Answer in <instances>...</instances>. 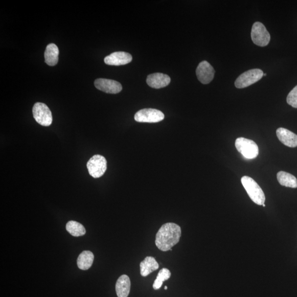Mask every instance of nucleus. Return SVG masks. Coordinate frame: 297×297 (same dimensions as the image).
<instances>
[{
  "mask_svg": "<svg viewBox=\"0 0 297 297\" xmlns=\"http://www.w3.org/2000/svg\"><path fill=\"white\" fill-rule=\"evenodd\" d=\"M264 76H266V75H267V74L264 73Z\"/></svg>",
  "mask_w": 297,
  "mask_h": 297,
  "instance_id": "nucleus-23",
  "label": "nucleus"
},
{
  "mask_svg": "<svg viewBox=\"0 0 297 297\" xmlns=\"http://www.w3.org/2000/svg\"><path fill=\"white\" fill-rule=\"evenodd\" d=\"M263 206L264 207H265V205H263Z\"/></svg>",
  "mask_w": 297,
  "mask_h": 297,
  "instance_id": "nucleus-24",
  "label": "nucleus"
},
{
  "mask_svg": "<svg viewBox=\"0 0 297 297\" xmlns=\"http://www.w3.org/2000/svg\"><path fill=\"white\" fill-rule=\"evenodd\" d=\"M131 285L130 277L126 274H123L119 277L116 284V292L118 297H127L130 294Z\"/></svg>",
  "mask_w": 297,
  "mask_h": 297,
  "instance_id": "nucleus-14",
  "label": "nucleus"
},
{
  "mask_svg": "<svg viewBox=\"0 0 297 297\" xmlns=\"http://www.w3.org/2000/svg\"><path fill=\"white\" fill-rule=\"evenodd\" d=\"M132 61V55L123 51L114 52L106 56L104 59L106 65L112 66L125 65L130 63Z\"/></svg>",
  "mask_w": 297,
  "mask_h": 297,
  "instance_id": "nucleus-11",
  "label": "nucleus"
},
{
  "mask_svg": "<svg viewBox=\"0 0 297 297\" xmlns=\"http://www.w3.org/2000/svg\"><path fill=\"white\" fill-rule=\"evenodd\" d=\"M215 73L213 67L206 61L199 64L196 70L199 81L204 84L210 83L214 79Z\"/></svg>",
  "mask_w": 297,
  "mask_h": 297,
  "instance_id": "nucleus-10",
  "label": "nucleus"
},
{
  "mask_svg": "<svg viewBox=\"0 0 297 297\" xmlns=\"http://www.w3.org/2000/svg\"><path fill=\"white\" fill-rule=\"evenodd\" d=\"M159 268V264L153 256H147L140 264L141 275L146 277Z\"/></svg>",
  "mask_w": 297,
  "mask_h": 297,
  "instance_id": "nucleus-15",
  "label": "nucleus"
},
{
  "mask_svg": "<svg viewBox=\"0 0 297 297\" xmlns=\"http://www.w3.org/2000/svg\"><path fill=\"white\" fill-rule=\"evenodd\" d=\"M164 289H165V290H167V287L165 286V288H164Z\"/></svg>",
  "mask_w": 297,
  "mask_h": 297,
  "instance_id": "nucleus-22",
  "label": "nucleus"
},
{
  "mask_svg": "<svg viewBox=\"0 0 297 297\" xmlns=\"http://www.w3.org/2000/svg\"><path fill=\"white\" fill-rule=\"evenodd\" d=\"M171 273L169 270L166 268H163L160 271L157 276L156 280H155L153 285V289L157 290L160 289L164 281H165L171 277Z\"/></svg>",
  "mask_w": 297,
  "mask_h": 297,
  "instance_id": "nucleus-20",
  "label": "nucleus"
},
{
  "mask_svg": "<svg viewBox=\"0 0 297 297\" xmlns=\"http://www.w3.org/2000/svg\"><path fill=\"white\" fill-rule=\"evenodd\" d=\"M171 78L168 75L155 73L148 75L147 83L151 88L160 89L166 87L170 83Z\"/></svg>",
  "mask_w": 297,
  "mask_h": 297,
  "instance_id": "nucleus-12",
  "label": "nucleus"
},
{
  "mask_svg": "<svg viewBox=\"0 0 297 297\" xmlns=\"http://www.w3.org/2000/svg\"><path fill=\"white\" fill-rule=\"evenodd\" d=\"M181 228L175 223L163 224L159 229L155 239V245L162 251H170L180 241Z\"/></svg>",
  "mask_w": 297,
  "mask_h": 297,
  "instance_id": "nucleus-1",
  "label": "nucleus"
},
{
  "mask_svg": "<svg viewBox=\"0 0 297 297\" xmlns=\"http://www.w3.org/2000/svg\"><path fill=\"white\" fill-rule=\"evenodd\" d=\"M264 73L260 69H252L244 72L237 78L234 84L239 89L249 87L258 82L263 77Z\"/></svg>",
  "mask_w": 297,
  "mask_h": 297,
  "instance_id": "nucleus-4",
  "label": "nucleus"
},
{
  "mask_svg": "<svg viewBox=\"0 0 297 297\" xmlns=\"http://www.w3.org/2000/svg\"><path fill=\"white\" fill-rule=\"evenodd\" d=\"M59 50L55 44H50L46 46L44 57L46 64L54 66L58 63Z\"/></svg>",
  "mask_w": 297,
  "mask_h": 297,
  "instance_id": "nucleus-16",
  "label": "nucleus"
},
{
  "mask_svg": "<svg viewBox=\"0 0 297 297\" xmlns=\"http://www.w3.org/2000/svg\"><path fill=\"white\" fill-rule=\"evenodd\" d=\"M94 85L97 90L108 94H117L122 90L121 84L114 80L97 79L94 82Z\"/></svg>",
  "mask_w": 297,
  "mask_h": 297,
  "instance_id": "nucleus-9",
  "label": "nucleus"
},
{
  "mask_svg": "<svg viewBox=\"0 0 297 297\" xmlns=\"http://www.w3.org/2000/svg\"><path fill=\"white\" fill-rule=\"evenodd\" d=\"M277 179L279 183L282 186L292 188H297V180L296 177L289 173L280 171L277 173Z\"/></svg>",
  "mask_w": 297,
  "mask_h": 297,
  "instance_id": "nucleus-17",
  "label": "nucleus"
},
{
  "mask_svg": "<svg viewBox=\"0 0 297 297\" xmlns=\"http://www.w3.org/2000/svg\"><path fill=\"white\" fill-rule=\"evenodd\" d=\"M66 229L74 237L82 236L86 233L84 226L77 221H70L66 224Z\"/></svg>",
  "mask_w": 297,
  "mask_h": 297,
  "instance_id": "nucleus-19",
  "label": "nucleus"
},
{
  "mask_svg": "<svg viewBox=\"0 0 297 297\" xmlns=\"http://www.w3.org/2000/svg\"><path fill=\"white\" fill-rule=\"evenodd\" d=\"M94 255L91 251H83L78 256L77 265L80 269L87 270L91 268L94 261Z\"/></svg>",
  "mask_w": 297,
  "mask_h": 297,
  "instance_id": "nucleus-18",
  "label": "nucleus"
},
{
  "mask_svg": "<svg viewBox=\"0 0 297 297\" xmlns=\"http://www.w3.org/2000/svg\"><path fill=\"white\" fill-rule=\"evenodd\" d=\"M241 183L251 201L257 205L263 206L265 202V194L262 189L250 177L243 176Z\"/></svg>",
  "mask_w": 297,
  "mask_h": 297,
  "instance_id": "nucleus-2",
  "label": "nucleus"
},
{
  "mask_svg": "<svg viewBox=\"0 0 297 297\" xmlns=\"http://www.w3.org/2000/svg\"><path fill=\"white\" fill-rule=\"evenodd\" d=\"M35 120L43 126H50L52 122V113L48 106L44 103H35L33 108Z\"/></svg>",
  "mask_w": 297,
  "mask_h": 297,
  "instance_id": "nucleus-6",
  "label": "nucleus"
},
{
  "mask_svg": "<svg viewBox=\"0 0 297 297\" xmlns=\"http://www.w3.org/2000/svg\"><path fill=\"white\" fill-rule=\"evenodd\" d=\"M251 37L255 45L264 47L267 46L270 41V35L265 25L259 22L252 25Z\"/></svg>",
  "mask_w": 297,
  "mask_h": 297,
  "instance_id": "nucleus-7",
  "label": "nucleus"
},
{
  "mask_svg": "<svg viewBox=\"0 0 297 297\" xmlns=\"http://www.w3.org/2000/svg\"><path fill=\"white\" fill-rule=\"evenodd\" d=\"M165 115L157 109H144L137 112L135 116L137 122L143 123H157L163 120Z\"/></svg>",
  "mask_w": 297,
  "mask_h": 297,
  "instance_id": "nucleus-8",
  "label": "nucleus"
},
{
  "mask_svg": "<svg viewBox=\"0 0 297 297\" xmlns=\"http://www.w3.org/2000/svg\"><path fill=\"white\" fill-rule=\"evenodd\" d=\"M235 146L238 152L245 158L253 159L258 157V146L253 140L241 137L236 139Z\"/></svg>",
  "mask_w": 297,
  "mask_h": 297,
  "instance_id": "nucleus-3",
  "label": "nucleus"
},
{
  "mask_svg": "<svg viewBox=\"0 0 297 297\" xmlns=\"http://www.w3.org/2000/svg\"><path fill=\"white\" fill-rule=\"evenodd\" d=\"M288 104L297 108V86L292 90L287 97Z\"/></svg>",
  "mask_w": 297,
  "mask_h": 297,
  "instance_id": "nucleus-21",
  "label": "nucleus"
},
{
  "mask_svg": "<svg viewBox=\"0 0 297 297\" xmlns=\"http://www.w3.org/2000/svg\"><path fill=\"white\" fill-rule=\"evenodd\" d=\"M87 166L91 176L95 179L99 178L107 169V161L103 156L95 155L88 161Z\"/></svg>",
  "mask_w": 297,
  "mask_h": 297,
  "instance_id": "nucleus-5",
  "label": "nucleus"
},
{
  "mask_svg": "<svg viewBox=\"0 0 297 297\" xmlns=\"http://www.w3.org/2000/svg\"><path fill=\"white\" fill-rule=\"evenodd\" d=\"M277 138L281 142L290 148L297 147V135L284 128H279L276 131Z\"/></svg>",
  "mask_w": 297,
  "mask_h": 297,
  "instance_id": "nucleus-13",
  "label": "nucleus"
}]
</instances>
